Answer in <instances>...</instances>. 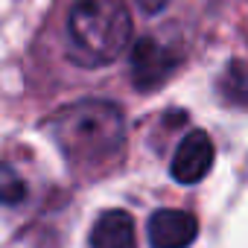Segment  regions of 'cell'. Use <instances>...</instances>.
<instances>
[{
    "instance_id": "2",
    "label": "cell",
    "mask_w": 248,
    "mask_h": 248,
    "mask_svg": "<svg viewBox=\"0 0 248 248\" xmlns=\"http://www.w3.org/2000/svg\"><path fill=\"white\" fill-rule=\"evenodd\" d=\"M67 32L79 62L91 67L117 62L132 44V15L126 0H76Z\"/></svg>"
},
{
    "instance_id": "8",
    "label": "cell",
    "mask_w": 248,
    "mask_h": 248,
    "mask_svg": "<svg viewBox=\"0 0 248 248\" xmlns=\"http://www.w3.org/2000/svg\"><path fill=\"white\" fill-rule=\"evenodd\" d=\"M138 6H140L143 12H149V15H155V12H161V9L167 6V0H138Z\"/></svg>"
},
{
    "instance_id": "5",
    "label": "cell",
    "mask_w": 248,
    "mask_h": 248,
    "mask_svg": "<svg viewBox=\"0 0 248 248\" xmlns=\"http://www.w3.org/2000/svg\"><path fill=\"white\" fill-rule=\"evenodd\" d=\"M199 233V222L187 210L164 207L149 219V242L152 248H187Z\"/></svg>"
},
{
    "instance_id": "3",
    "label": "cell",
    "mask_w": 248,
    "mask_h": 248,
    "mask_svg": "<svg viewBox=\"0 0 248 248\" xmlns=\"http://www.w3.org/2000/svg\"><path fill=\"white\" fill-rule=\"evenodd\" d=\"M129 67H132V85L138 91H155L161 88L178 67V53L158 38L146 35L132 44L129 53Z\"/></svg>"
},
{
    "instance_id": "7",
    "label": "cell",
    "mask_w": 248,
    "mask_h": 248,
    "mask_svg": "<svg viewBox=\"0 0 248 248\" xmlns=\"http://www.w3.org/2000/svg\"><path fill=\"white\" fill-rule=\"evenodd\" d=\"M24 196H27L24 178L12 167L0 164V204H18V202H24Z\"/></svg>"
},
{
    "instance_id": "1",
    "label": "cell",
    "mask_w": 248,
    "mask_h": 248,
    "mask_svg": "<svg viewBox=\"0 0 248 248\" xmlns=\"http://www.w3.org/2000/svg\"><path fill=\"white\" fill-rule=\"evenodd\" d=\"M44 132L53 138L67 164L85 175L108 170L126 143V123L123 111L105 99H82L59 108Z\"/></svg>"
},
{
    "instance_id": "4",
    "label": "cell",
    "mask_w": 248,
    "mask_h": 248,
    "mask_svg": "<svg viewBox=\"0 0 248 248\" xmlns=\"http://www.w3.org/2000/svg\"><path fill=\"white\" fill-rule=\"evenodd\" d=\"M213 143L207 138V132H190L184 135V140L178 143L175 155H172V167H170V175L178 181V184H199L210 167H213Z\"/></svg>"
},
{
    "instance_id": "6",
    "label": "cell",
    "mask_w": 248,
    "mask_h": 248,
    "mask_svg": "<svg viewBox=\"0 0 248 248\" xmlns=\"http://www.w3.org/2000/svg\"><path fill=\"white\" fill-rule=\"evenodd\" d=\"M91 248H138L135 219L126 210H105L91 231Z\"/></svg>"
}]
</instances>
